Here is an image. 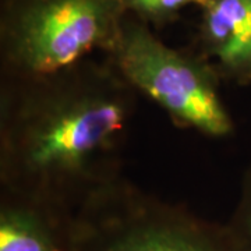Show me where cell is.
Instances as JSON below:
<instances>
[{"instance_id":"1","label":"cell","mask_w":251,"mask_h":251,"mask_svg":"<svg viewBox=\"0 0 251 251\" xmlns=\"http://www.w3.org/2000/svg\"><path fill=\"white\" fill-rule=\"evenodd\" d=\"M137 97L108 56L42 78H0V187L75 211L122 176Z\"/></svg>"},{"instance_id":"2","label":"cell","mask_w":251,"mask_h":251,"mask_svg":"<svg viewBox=\"0 0 251 251\" xmlns=\"http://www.w3.org/2000/svg\"><path fill=\"white\" fill-rule=\"evenodd\" d=\"M126 17L122 0H0V78H42L106 56Z\"/></svg>"},{"instance_id":"3","label":"cell","mask_w":251,"mask_h":251,"mask_svg":"<svg viewBox=\"0 0 251 251\" xmlns=\"http://www.w3.org/2000/svg\"><path fill=\"white\" fill-rule=\"evenodd\" d=\"M74 251H240L226 224L144 191L122 175L77 209Z\"/></svg>"},{"instance_id":"4","label":"cell","mask_w":251,"mask_h":251,"mask_svg":"<svg viewBox=\"0 0 251 251\" xmlns=\"http://www.w3.org/2000/svg\"><path fill=\"white\" fill-rule=\"evenodd\" d=\"M127 84L169 116L180 128L212 140L234 133L221 78L196 50L166 45L151 27L127 16L116 44L106 54Z\"/></svg>"},{"instance_id":"5","label":"cell","mask_w":251,"mask_h":251,"mask_svg":"<svg viewBox=\"0 0 251 251\" xmlns=\"http://www.w3.org/2000/svg\"><path fill=\"white\" fill-rule=\"evenodd\" d=\"M75 211L0 187V251H74Z\"/></svg>"},{"instance_id":"6","label":"cell","mask_w":251,"mask_h":251,"mask_svg":"<svg viewBox=\"0 0 251 251\" xmlns=\"http://www.w3.org/2000/svg\"><path fill=\"white\" fill-rule=\"evenodd\" d=\"M196 52L221 81L251 84V0H208L200 9Z\"/></svg>"},{"instance_id":"7","label":"cell","mask_w":251,"mask_h":251,"mask_svg":"<svg viewBox=\"0 0 251 251\" xmlns=\"http://www.w3.org/2000/svg\"><path fill=\"white\" fill-rule=\"evenodd\" d=\"M208 0H122L126 14L147 24L163 28L175 23L188 7L201 9Z\"/></svg>"},{"instance_id":"8","label":"cell","mask_w":251,"mask_h":251,"mask_svg":"<svg viewBox=\"0 0 251 251\" xmlns=\"http://www.w3.org/2000/svg\"><path fill=\"white\" fill-rule=\"evenodd\" d=\"M226 226L239 250L251 251V165L243 176L239 201Z\"/></svg>"}]
</instances>
